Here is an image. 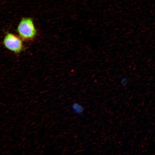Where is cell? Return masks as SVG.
<instances>
[{
    "instance_id": "obj_1",
    "label": "cell",
    "mask_w": 155,
    "mask_h": 155,
    "mask_svg": "<svg viewBox=\"0 0 155 155\" xmlns=\"http://www.w3.org/2000/svg\"><path fill=\"white\" fill-rule=\"evenodd\" d=\"M17 30L20 37L24 41L33 39L37 32L32 20L30 18L22 19L18 26Z\"/></svg>"
},
{
    "instance_id": "obj_2",
    "label": "cell",
    "mask_w": 155,
    "mask_h": 155,
    "mask_svg": "<svg viewBox=\"0 0 155 155\" xmlns=\"http://www.w3.org/2000/svg\"><path fill=\"white\" fill-rule=\"evenodd\" d=\"M21 39L14 34L9 33L5 35L3 39V44L9 50L16 53H19L23 48Z\"/></svg>"
},
{
    "instance_id": "obj_3",
    "label": "cell",
    "mask_w": 155,
    "mask_h": 155,
    "mask_svg": "<svg viewBox=\"0 0 155 155\" xmlns=\"http://www.w3.org/2000/svg\"><path fill=\"white\" fill-rule=\"evenodd\" d=\"M71 109L74 114L77 115H79L84 113V108L80 103L78 102H75L71 104Z\"/></svg>"
},
{
    "instance_id": "obj_4",
    "label": "cell",
    "mask_w": 155,
    "mask_h": 155,
    "mask_svg": "<svg viewBox=\"0 0 155 155\" xmlns=\"http://www.w3.org/2000/svg\"><path fill=\"white\" fill-rule=\"evenodd\" d=\"M128 79L125 77L122 78L120 80V84L122 86H125L128 83Z\"/></svg>"
}]
</instances>
